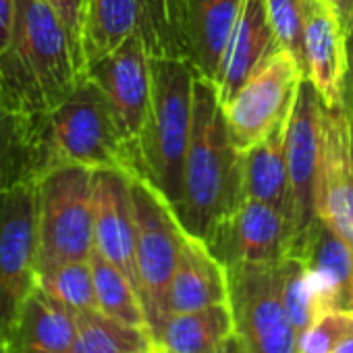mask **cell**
Instances as JSON below:
<instances>
[{"label": "cell", "mask_w": 353, "mask_h": 353, "mask_svg": "<svg viewBox=\"0 0 353 353\" xmlns=\"http://www.w3.org/2000/svg\"><path fill=\"white\" fill-rule=\"evenodd\" d=\"M266 11H268V19L276 36V42L283 48H287L305 71L301 0H266Z\"/></svg>", "instance_id": "29"}, {"label": "cell", "mask_w": 353, "mask_h": 353, "mask_svg": "<svg viewBox=\"0 0 353 353\" xmlns=\"http://www.w3.org/2000/svg\"><path fill=\"white\" fill-rule=\"evenodd\" d=\"M227 272L237 351L297 353L299 334L279 295V262L235 264Z\"/></svg>", "instance_id": "6"}, {"label": "cell", "mask_w": 353, "mask_h": 353, "mask_svg": "<svg viewBox=\"0 0 353 353\" xmlns=\"http://www.w3.org/2000/svg\"><path fill=\"white\" fill-rule=\"evenodd\" d=\"M38 179L61 164L121 170L133 176L135 160L104 92L83 77L61 104L34 117Z\"/></svg>", "instance_id": "3"}, {"label": "cell", "mask_w": 353, "mask_h": 353, "mask_svg": "<svg viewBox=\"0 0 353 353\" xmlns=\"http://www.w3.org/2000/svg\"><path fill=\"white\" fill-rule=\"evenodd\" d=\"M353 314L322 312L297 339V353H330L351 330Z\"/></svg>", "instance_id": "30"}, {"label": "cell", "mask_w": 353, "mask_h": 353, "mask_svg": "<svg viewBox=\"0 0 353 353\" xmlns=\"http://www.w3.org/2000/svg\"><path fill=\"white\" fill-rule=\"evenodd\" d=\"M316 214L353 245V117L345 104L324 110Z\"/></svg>", "instance_id": "15"}, {"label": "cell", "mask_w": 353, "mask_h": 353, "mask_svg": "<svg viewBox=\"0 0 353 353\" xmlns=\"http://www.w3.org/2000/svg\"><path fill=\"white\" fill-rule=\"evenodd\" d=\"M210 252L229 268L235 264H270L291 256V229L276 206L243 198L206 241Z\"/></svg>", "instance_id": "13"}, {"label": "cell", "mask_w": 353, "mask_h": 353, "mask_svg": "<svg viewBox=\"0 0 353 353\" xmlns=\"http://www.w3.org/2000/svg\"><path fill=\"white\" fill-rule=\"evenodd\" d=\"M38 181L34 117H21L0 104V192Z\"/></svg>", "instance_id": "25"}, {"label": "cell", "mask_w": 353, "mask_h": 353, "mask_svg": "<svg viewBox=\"0 0 353 353\" xmlns=\"http://www.w3.org/2000/svg\"><path fill=\"white\" fill-rule=\"evenodd\" d=\"M305 79L326 108L345 104L347 32L330 0H301Z\"/></svg>", "instance_id": "16"}, {"label": "cell", "mask_w": 353, "mask_h": 353, "mask_svg": "<svg viewBox=\"0 0 353 353\" xmlns=\"http://www.w3.org/2000/svg\"><path fill=\"white\" fill-rule=\"evenodd\" d=\"M38 285L36 183L0 192V332L13 341L26 297Z\"/></svg>", "instance_id": "9"}, {"label": "cell", "mask_w": 353, "mask_h": 353, "mask_svg": "<svg viewBox=\"0 0 353 353\" xmlns=\"http://www.w3.org/2000/svg\"><path fill=\"white\" fill-rule=\"evenodd\" d=\"M38 287L75 312L98 310L96 283L90 260L67 262L38 274Z\"/></svg>", "instance_id": "28"}, {"label": "cell", "mask_w": 353, "mask_h": 353, "mask_svg": "<svg viewBox=\"0 0 353 353\" xmlns=\"http://www.w3.org/2000/svg\"><path fill=\"white\" fill-rule=\"evenodd\" d=\"M295 256L314 279L322 312L353 314V245L316 219Z\"/></svg>", "instance_id": "19"}, {"label": "cell", "mask_w": 353, "mask_h": 353, "mask_svg": "<svg viewBox=\"0 0 353 353\" xmlns=\"http://www.w3.org/2000/svg\"><path fill=\"white\" fill-rule=\"evenodd\" d=\"M305 71L283 46L270 52L235 96L223 104L229 135L237 150H248L291 117Z\"/></svg>", "instance_id": "8"}, {"label": "cell", "mask_w": 353, "mask_h": 353, "mask_svg": "<svg viewBox=\"0 0 353 353\" xmlns=\"http://www.w3.org/2000/svg\"><path fill=\"white\" fill-rule=\"evenodd\" d=\"M48 7L57 13L61 23L65 26L73 50L77 54V61L83 69L85 75V61H83V50H81V26H83V5L85 0H46Z\"/></svg>", "instance_id": "31"}, {"label": "cell", "mask_w": 353, "mask_h": 353, "mask_svg": "<svg viewBox=\"0 0 353 353\" xmlns=\"http://www.w3.org/2000/svg\"><path fill=\"white\" fill-rule=\"evenodd\" d=\"M85 77H90L108 98L135 160V143L143 129L152 98V69L143 40L137 36L129 38L106 57L88 65Z\"/></svg>", "instance_id": "14"}, {"label": "cell", "mask_w": 353, "mask_h": 353, "mask_svg": "<svg viewBox=\"0 0 353 353\" xmlns=\"http://www.w3.org/2000/svg\"><path fill=\"white\" fill-rule=\"evenodd\" d=\"M0 353H15V347L3 332H0Z\"/></svg>", "instance_id": "37"}, {"label": "cell", "mask_w": 353, "mask_h": 353, "mask_svg": "<svg viewBox=\"0 0 353 353\" xmlns=\"http://www.w3.org/2000/svg\"><path fill=\"white\" fill-rule=\"evenodd\" d=\"M158 353V351H156ZM210 353H239L237 351V345H235V339H229L227 343H223L221 347H216L214 351H210Z\"/></svg>", "instance_id": "36"}, {"label": "cell", "mask_w": 353, "mask_h": 353, "mask_svg": "<svg viewBox=\"0 0 353 353\" xmlns=\"http://www.w3.org/2000/svg\"><path fill=\"white\" fill-rule=\"evenodd\" d=\"M287 129L289 119L270 135L243 150V198L268 202L285 212L289 198L287 176Z\"/></svg>", "instance_id": "23"}, {"label": "cell", "mask_w": 353, "mask_h": 353, "mask_svg": "<svg viewBox=\"0 0 353 353\" xmlns=\"http://www.w3.org/2000/svg\"><path fill=\"white\" fill-rule=\"evenodd\" d=\"M133 36L143 40L150 57H174L166 0H85L81 26L85 69Z\"/></svg>", "instance_id": "11"}, {"label": "cell", "mask_w": 353, "mask_h": 353, "mask_svg": "<svg viewBox=\"0 0 353 353\" xmlns=\"http://www.w3.org/2000/svg\"><path fill=\"white\" fill-rule=\"evenodd\" d=\"M233 312L229 303H219L192 312L166 314L154 328L158 353H210L233 339Z\"/></svg>", "instance_id": "22"}, {"label": "cell", "mask_w": 353, "mask_h": 353, "mask_svg": "<svg viewBox=\"0 0 353 353\" xmlns=\"http://www.w3.org/2000/svg\"><path fill=\"white\" fill-rule=\"evenodd\" d=\"M279 295L297 334L322 314L314 279L305 262L297 256H287L279 262Z\"/></svg>", "instance_id": "27"}, {"label": "cell", "mask_w": 353, "mask_h": 353, "mask_svg": "<svg viewBox=\"0 0 353 353\" xmlns=\"http://www.w3.org/2000/svg\"><path fill=\"white\" fill-rule=\"evenodd\" d=\"M83 77L71 38L46 0H17L11 44L0 54V104L36 117L67 100Z\"/></svg>", "instance_id": "2"}, {"label": "cell", "mask_w": 353, "mask_h": 353, "mask_svg": "<svg viewBox=\"0 0 353 353\" xmlns=\"http://www.w3.org/2000/svg\"><path fill=\"white\" fill-rule=\"evenodd\" d=\"M135 212V262L150 334L164 316L168 283L179 258L183 227L170 202L148 181L131 176Z\"/></svg>", "instance_id": "7"}, {"label": "cell", "mask_w": 353, "mask_h": 353, "mask_svg": "<svg viewBox=\"0 0 353 353\" xmlns=\"http://www.w3.org/2000/svg\"><path fill=\"white\" fill-rule=\"evenodd\" d=\"M75 334L77 312L36 285L21 305L11 345L15 351L69 353Z\"/></svg>", "instance_id": "21"}, {"label": "cell", "mask_w": 353, "mask_h": 353, "mask_svg": "<svg viewBox=\"0 0 353 353\" xmlns=\"http://www.w3.org/2000/svg\"><path fill=\"white\" fill-rule=\"evenodd\" d=\"M38 274L94 254V170L61 164L36 181Z\"/></svg>", "instance_id": "5"}, {"label": "cell", "mask_w": 353, "mask_h": 353, "mask_svg": "<svg viewBox=\"0 0 353 353\" xmlns=\"http://www.w3.org/2000/svg\"><path fill=\"white\" fill-rule=\"evenodd\" d=\"M154 353H156V351H154Z\"/></svg>", "instance_id": "39"}, {"label": "cell", "mask_w": 353, "mask_h": 353, "mask_svg": "<svg viewBox=\"0 0 353 353\" xmlns=\"http://www.w3.org/2000/svg\"><path fill=\"white\" fill-rule=\"evenodd\" d=\"M15 353H42V351H30V349H21V351H15Z\"/></svg>", "instance_id": "38"}, {"label": "cell", "mask_w": 353, "mask_h": 353, "mask_svg": "<svg viewBox=\"0 0 353 353\" xmlns=\"http://www.w3.org/2000/svg\"><path fill=\"white\" fill-rule=\"evenodd\" d=\"M324 110L314 85L303 79L289 117L287 129V221L291 229V256L301 248L310 227L316 223V188L322 158Z\"/></svg>", "instance_id": "10"}, {"label": "cell", "mask_w": 353, "mask_h": 353, "mask_svg": "<svg viewBox=\"0 0 353 353\" xmlns=\"http://www.w3.org/2000/svg\"><path fill=\"white\" fill-rule=\"evenodd\" d=\"M150 330L125 324L100 310L77 312V334L69 353H154Z\"/></svg>", "instance_id": "24"}, {"label": "cell", "mask_w": 353, "mask_h": 353, "mask_svg": "<svg viewBox=\"0 0 353 353\" xmlns=\"http://www.w3.org/2000/svg\"><path fill=\"white\" fill-rule=\"evenodd\" d=\"M345 106L353 117V28L347 34V79H345Z\"/></svg>", "instance_id": "33"}, {"label": "cell", "mask_w": 353, "mask_h": 353, "mask_svg": "<svg viewBox=\"0 0 353 353\" xmlns=\"http://www.w3.org/2000/svg\"><path fill=\"white\" fill-rule=\"evenodd\" d=\"M94 250L114 264L139 291L133 192L127 172L94 170Z\"/></svg>", "instance_id": "17"}, {"label": "cell", "mask_w": 353, "mask_h": 353, "mask_svg": "<svg viewBox=\"0 0 353 353\" xmlns=\"http://www.w3.org/2000/svg\"><path fill=\"white\" fill-rule=\"evenodd\" d=\"M279 46L268 19L266 0H243L241 15L229 38L216 79L221 104H227L256 67Z\"/></svg>", "instance_id": "20"}, {"label": "cell", "mask_w": 353, "mask_h": 353, "mask_svg": "<svg viewBox=\"0 0 353 353\" xmlns=\"http://www.w3.org/2000/svg\"><path fill=\"white\" fill-rule=\"evenodd\" d=\"M90 262L94 270L98 310L125 324L150 330L148 314H145L141 295L135 289V285L114 264L102 258L96 250L90 256Z\"/></svg>", "instance_id": "26"}, {"label": "cell", "mask_w": 353, "mask_h": 353, "mask_svg": "<svg viewBox=\"0 0 353 353\" xmlns=\"http://www.w3.org/2000/svg\"><path fill=\"white\" fill-rule=\"evenodd\" d=\"M330 5L339 13L341 23H343L345 32L349 34V30L353 28V0H330Z\"/></svg>", "instance_id": "34"}, {"label": "cell", "mask_w": 353, "mask_h": 353, "mask_svg": "<svg viewBox=\"0 0 353 353\" xmlns=\"http://www.w3.org/2000/svg\"><path fill=\"white\" fill-rule=\"evenodd\" d=\"M15 11H17V0H0V54L11 44Z\"/></svg>", "instance_id": "32"}, {"label": "cell", "mask_w": 353, "mask_h": 353, "mask_svg": "<svg viewBox=\"0 0 353 353\" xmlns=\"http://www.w3.org/2000/svg\"><path fill=\"white\" fill-rule=\"evenodd\" d=\"M330 353H353V326H351V330L339 341V345H336Z\"/></svg>", "instance_id": "35"}, {"label": "cell", "mask_w": 353, "mask_h": 353, "mask_svg": "<svg viewBox=\"0 0 353 353\" xmlns=\"http://www.w3.org/2000/svg\"><path fill=\"white\" fill-rule=\"evenodd\" d=\"M174 57L216 83L243 0H166Z\"/></svg>", "instance_id": "12"}, {"label": "cell", "mask_w": 353, "mask_h": 353, "mask_svg": "<svg viewBox=\"0 0 353 353\" xmlns=\"http://www.w3.org/2000/svg\"><path fill=\"white\" fill-rule=\"evenodd\" d=\"M152 98L135 143V179L148 181L172 206L183 198V164L194 121L196 71L183 59L150 57Z\"/></svg>", "instance_id": "4"}, {"label": "cell", "mask_w": 353, "mask_h": 353, "mask_svg": "<svg viewBox=\"0 0 353 353\" xmlns=\"http://www.w3.org/2000/svg\"><path fill=\"white\" fill-rule=\"evenodd\" d=\"M243 154L235 148L216 83L196 75L183 198L174 208L183 231L204 243L243 200Z\"/></svg>", "instance_id": "1"}, {"label": "cell", "mask_w": 353, "mask_h": 353, "mask_svg": "<svg viewBox=\"0 0 353 353\" xmlns=\"http://www.w3.org/2000/svg\"><path fill=\"white\" fill-rule=\"evenodd\" d=\"M219 303H229L227 266L210 252L202 239L185 233L168 283L164 316L172 312L202 310Z\"/></svg>", "instance_id": "18"}]
</instances>
